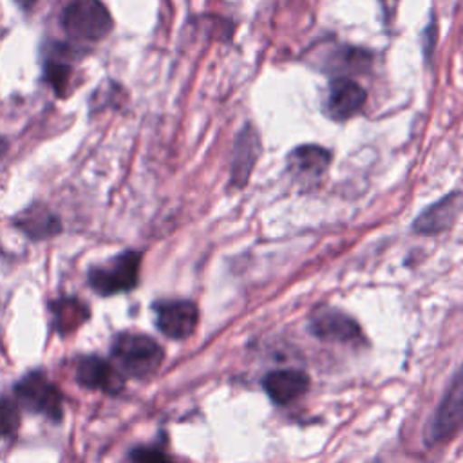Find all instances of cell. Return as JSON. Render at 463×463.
Instances as JSON below:
<instances>
[{
	"label": "cell",
	"instance_id": "obj_21",
	"mask_svg": "<svg viewBox=\"0 0 463 463\" xmlns=\"http://www.w3.org/2000/svg\"><path fill=\"white\" fill-rule=\"evenodd\" d=\"M5 148H7V143H5V141L0 137V154H2Z\"/></svg>",
	"mask_w": 463,
	"mask_h": 463
},
{
	"label": "cell",
	"instance_id": "obj_7",
	"mask_svg": "<svg viewBox=\"0 0 463 463\" xmlns=\"http://www.w3.org/2000/svg\"><path fill=\"white\" fill-rule=\"evenodd\" d=\"M154 309L157 329L168 338L184 340L197 327L199 311L190 300H163Z\"/></svg>",
	"mask_w": 463,
	"mask_h": 463
},
{
	"label": "cell",
	"instance_id": "obj_13",
	"mask_svg": "<svg viewBox=\"0 0 463 463\" xmlns=\"http://www.w3.org/2000/svg\"><path fill=\"white\" fill-rule=\"evenodd\" d=\"M262 385L273 403L288 405L307 391L309 376L298 369H280L266 374Z\"/></svg>",
	"mask_w": 463,
	"mask_h": 463
},
{
	"label": "cell",
	"instance_id": "obj_17",
	"mask_svg": "<svg viewBox=\"0 0 463 463\" xmlns=\"http://www.w3.org/2000/svg\"><path fill=\"white\" fill-rule=\"evenodd\" d=\"M371 63H373L371 52L358 49V47H342L326 58L324 69L329 72L331 71L338 72V74H345V72L360 74V72L369 71Z\"/></svg>",
	"mask_w": 463,
	"mask_h": 463
},
{
	"label": "cell",
	"instance_id": "obj_22",
	"mask_svg": "<svg viewBox=\"0 0 463 463\" xmlns=\"http://www.w3.org/2000/svg\"><path fill=\"white\" fill-rule=\"evenodd\" d=\"M374 463H380V461H374Z\"/></svg>",
	"mask_w": 463,
	"mask_h": 463
},
{
	"label": "cell",
	"instance_id": "obj_9",
	"mask_svg": "<svg viewBox=\"0 0 463 463\" xmlns=\"http://www.w3.org/2000/svg\"><path fill=\"white\" fill-rule=\"evenodd\" d=\"M260 156V136L251 123H246L235 137L230 166V186L242 188Z\"/></svg>",
	"mask_w": 463,
	"mask_h": 463
},
{
	"label": "cell",
	"instance_id": "obj_15",
	"mask_svg": "<svg viewBox=\"0 0 463 463\" xmlns=\"http://www.w3.org/2000/svg\"><path fill=\"white\" fill-rule=\"evenodd\" d=\"M71 56H72V51L67 45L54 43L43 65V80L52 87V90L58 96H65V89L69 87L72 67L65 58H71Z\"/></svg>",
	"mask_w": 463,
	"mask_h": 463
},
{
	"label": "cell",
	"instance_id": "obj_11",
	"mask_svg": "<svg viewBox=\"0 0 463 463\" xmlns=\"http://www.w3.org/2000/svg\"><path fill=\"white\" fill-rule=\"evenodd\" d=\"M288 172L293 179L311 184L317 183L331 163V154L318 145H300L288 154Z\"/></svg>",
	"mask_w": 463,
	"mask_h": 463
},
{
	"label": "cell",
	"instance_id": "obj_8",
	"mask_svg": "<svg viewBox=\"0 0 463 463\" xmlns=\"http://www.w3.org/2000/svg\"><path fill=\"white\" fill-rule=\"evenodd\" d=\"M309 331L315 336L331 342L360 344L364 340L358 324L344 311L333 307L317 309L309 318Z\"/></svg>",
	"mask_w": 463,
	"mask_h": 463
},
{
	"label": "cell",
	"instance_id": "obj_1",
	"mask_svg": "<svg viewBox=\"0 0 463 463\" xmlns=\"http://www.w3.org/2000/svg\"><path fill=\"white\" fill-rule=\"evenodd\" d=\"M63 31L78 42H98L112 31V16L101 0H71L61 11Z\"/></svg>",
	"mask_w": 463,
	"mask_h": 463
},
{
	"label": "cell",
	"instance_id": "obj_12",
	"mask_svg": "<svg viewBox=\"0 0 463 463\" xmlns=\"http://www.w3.org/2000/svg\"><path fill=\"white\" fill-rule=\"evenodd\" d=\"M461 210V195L459 192H452L441 197L438 203L430 204L423 213H420L412 224V230L423 235L439 233L452 226Z\"/></svg>",
	"mask_w": 463,
	"mask_h": 463
},
{
	"label": "cell",
	"instance_id": "obj_2",
	"mask_svg": "<svg viewBox=\"0 0 463 463\" xmlns=\"http://www.w3.org/2000/svg\"><path fill=\"white\" fill-rule=\"evenodd\" d=\"M112 356L127 374L134 378H146L159 369L163 362V349L150 336L121 333L114 338Z\"/></svg>",
	"mask_w": 463,
	"mask_h": 463
},
{
	"label": "cell",
	"instance_id": "obj_20",
	"mask_svg": "<svg viewBox=\"0 0 463 463\" xmlns=\"http://www.w3.org/2000/svg\"><path fill=\"white\" fill-rule=\"evenodd\" d=\"M34 2H36V0H16V4H18L20 7H24L25 11H27Z\"/></svg>",
	"mask_w": 463,
	"mask_h": 463
},
{
	"label": "cell",
	"instance_id": "obj_4",
	"mask_svg": "<svg viewBox=\"0 0 463 463\" xmlns=\"http://www.w3.org/2000/svg\"><path fill=\"white\" fill-rule=\"evenodd\" d=\"M139 266H141V253L125 251L101 266L90 268L87 280L92 291H96L101 297L130 291L137 284Z\"/></svg>",
	"mask_w": 463,
	"mask_h": 463
},
{
	"label": "cell",
	"instance_id": "obj_3",
	"mask_svg": "<svg viewBox=\"0 0 463 463\" xmlns=\"http://www.w3.org/2000/svg\"><path fill=\"white\" fill-rule=\"evenodd\" d=\"M16 403L33 412L60 421L63 418V398L60 389L45 376V373L34 369L24 374L13 387Z\"/></svg>",
	"mask_w": 463,
	"mask_h": 463
},
{
	"label": "cell",
	"instance_id": "obj_19",
	"mask_svg": "<svg viewBox=\"0 0 463 463\" xmlns=\"http://www.w3.org/2000/svg\"><path fill=\"white\" fill-rule=\"evenodd\" d=\"M134 463H174L163 450L150 449V447H139L132 450Z\"/></svg>",
	"mask_w": 463,
	"mask_h": 463
},
{
	"label": "cell",
	"instance_id": "obj_5",
	"mask_svg": "<svg viewBox=\"0 0 463 463\" xmlns=\"http://www.w3.org/2000/svg\"><path fill=\"white\" fill-rule=\"evenodd\" d=\"M461 414H463V380H461V371H456L443 400L439 402L434 416L427 425L425 441L432 445L445 438H450L461 423Z\"/></svg>",
	"mask_w": 463,
	"mask_h": 463
},
{
	"label": "cell",
	"instance_id": "obj_16",
	"mask_svg": "<svg viewBox=\"0 0 463 463\" xmlns=\"http://www.w3.org/2000/svg\"><path fill=\"white\" fill-rule=\"evenodd\" d=\"M51 313L52 326L61 335L78 329L89 318V307L74 297H63L51 302Z\"/></svg>",
	"mask_w": 463,
	"mask_h": 463
},
{
	"label": "cell",
	"instance_id": "obj_10",
	"mask_svg": "<svg viewBox=\"0 0 463 463\" xmlns=\"http://www.w3.org/2000/svg\"><path fill=\"white\" fill-rule=\"evenodd\" d=\"M76 380L87 389H98L109 394H116L123 389V376L118 367L96 354H89L78 360Z\"/></svg>",
	"mask_w": 463,
	"mask_h": 463
},
{
	"label": "cell",
	"instance_id": "obj_18",
	"mask_svg": "<svg viewBox=\"0 0 463 463\" xmlns=\"http://www.w3.org/2000/svg\"><path fill=\"white\" fill-rule=\"evenodd\" d=\"M20 427V405L11 396H0V438H11Z\"/></svg>",
	"mask_w": 463,
	"mask_h": 463
},
{
	"label": "cell",
	"instance_id": "obj_6",
	"mask_svg": "<svg viewBox=\"0 0 463 463\" xmlns=\"http://www.w3.org/2000/svg\"><path fill=\"white\" fill-rule=\"evenodd\" d=\"M365 99L367 92L364 87L347 76H336L327 87L324 112L335 121H345L362 110Z\"/></svg>",
	"mask_w": 463,
	"mask_h": 463
},
{
	"label": "cell",
	"instance_id": "obj_14",
	"mask_svg": "<svg viewBox=\"0 0 463 463\" xmlns=\"http://www.w3.org/2000/svg\"><path fill=\"white\" fill-rule=\"evenodd\" d=\"M13 226L33 241H43L61 232L60 217L40 203H34L25 210H22L14 217Z\"/></svg>",
	"mask_w": 463,
	"mask_h": 463
}]
</instances>
